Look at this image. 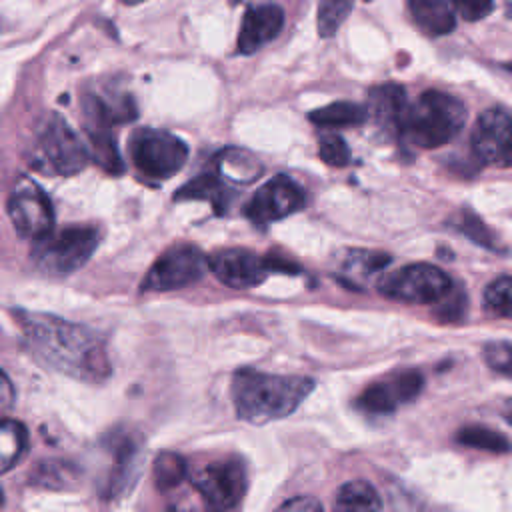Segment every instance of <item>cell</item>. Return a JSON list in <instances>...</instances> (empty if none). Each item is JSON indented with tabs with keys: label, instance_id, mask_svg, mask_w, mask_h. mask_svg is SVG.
<instances>
[{
	"label": "cell",
	"instance_id": "6da1fadb",
	"mask_svg": "<svg viewBox=\"0 0 512 512\" xmlns=\"http://www.w3.org/2000/svg\"><path fill=\"white\" fill-rule=\"evenodd\" d=\"M28 350L48 368L88 384L104 382L112 364L104 340L88 326L42 312L14 310Z\"/></svg>",
	"mask_w": 512,
	"mask_h": 512
},
{
	"label": "cell",
	"instance_id": "7a4b0ae2",
	"mask_svg": "<svg viewBox=\"0 0 512 512\" xmlns=\"http://www.w3.org/2000/svg\"><path fill=\"white\" fill-rule=\"evenodd\" d=\"M316 382L308 376H284L242 368L232 376V402L240 420L248 424H268L290 416Z\"/></svg>",
	"mask_w": 512,
	"mask_h": 512
},
{
	"label": "cell",
	"instance_id": "3957f363",
	"mask_svg": "<svg viewBox=\"0 0 512 512\" xmlns=\"http://www.w3.org/2000/svg\"><path fill=\"white\" fill-rule=\"evenodd\" d=\"M466 122L464 104L440 90H426L406 108L400 122V136L418 148H438L450 142Z\"/></svg>",
	"mask_w": 512,
	"mask_h": 512
},
{
	"label": "cell",
	"instance_id": "277c9868",
	"mask_svg": "<svg viewBox=\"0 0 512 512\" xmlns=\"http://www.w3.org/2000/svg\"><path fill=\"white\" fill-rule=\"evenodd\" d=\"M100 236L90 226H68L38 240L32 254L34 266L46 276H68L82 268L96 252Z\"/></svg>",
	"mask_w": 512,
	"mask_h": 512
},
{
	"label": "cell",
	"instance_id": "5b68a950",
	"mask_svg": "<svg viewBox=\"0 0 512 512\" xmlns=\"http://www.w3.org/2000/svg\"><path fill=\"white\" fill-rule=\"evenodd\" d=\"M192 484L208 512H230L240 504L248 488L246 466L240 458L226 456L196 468L192 472Z\"/></svg>",
	"mask_w": 512,
	"mask_h": 512
},
{
	"label": "cell",
	"instance_id": "8992f818",
	"mask_svg": "<svg viewBox=\"0 0 512 512\" xmlns=\"http://www.w3.org/2000/svg\"><path fill=\"white\" fill-rule=\"evenodd\" d=\"M128 150L134 166L156 180L174 176L188 160V146L184 140L154 128L136 130L130 138Z\"/></svg>",
	"mask_w": 512,
	"mask_h": 512
},
{
	"label": "cell",
	"instance_id": "52a82bcc",
	"mask_svg": "<svg viewBox=\"0 0 512 512\" xmlns=\"http://www.w3.org/2000/svg\"><path fill=\"white\" fill-rule=\"evenodd\" d=\"M380 294L408 304H438L450 290V276L432 264H410L378 282Z\"/></svg>",
	"mask_w": 512,
	"mask_h": 512
},
{
	"label": "cell",
	"instance_id": "ba28073f",
	"mask_svg": "<svg viewBox=\"0 0 512 512\" xmlns=\"http://www.w3.org/2000/svg\"><path fill=\"white\" fill-rule=\"evenodd\" d=\"M38 152L50 170L62 176L78 174L90 162L86 144L56 112H48L38 126Z\"/></svg>",
	"mask_w": 512,
	"mask_h": 512
},
{
	"label": "cell",
	"instance_id": "9c48e42d",
	"mask_svg": "<svg viewBox=\"0 0 512 512\" xmlns=\"http://www.w3.org/2000/svg\"><path fill=\"white\" fill-rule=\"evenodd\" d=\"M208 258L196 246H174L166 250L142 280L144 292H170L194 284L204 276Z\"/></svg>",
	"mask_w": 512,
	"mask_h": 512
},
{
	"label": "cell",
	"instance_id": "30bf717a",
	"mask_svg": "<svg viewBox=\"0 0 512 512\" xmlns=\"http://www.w3.org/2000/svg\"><path fill=\"white\" fill-rule=\"evenodd\" d=\"M8 216L24 238L42 240L52 234L54 210L46 192L30 178H20L8 196Z\"/></svg>",
	"mask_w": 512,
	"mask_h": 512
},
{
	"label": "cell",
	"instance_id": "8fae6325",
	"mask_svg": "<svg viewBox=\"0 0 512 512\" xmlns=\"http://www.w3.org/2000/svg\"><path fill=\"white\" fill-rule=\"evenodd\" d=\"M472 150L482 164L510 168L512 166V114L502 108L482 112L474 124Z\"/></svg>",
	"mask_w": 512,
	"mask_h": 512
},
{
	"label": "cell",
	"instance_id": "7c38bea8",
	"mask_svg": "<svg viewBox=\"0 0 512 512\" xmlns=\"http://www.w3.org/2000/svg\"><path fill=\"white\" fill-rule=\"evenodd\" d=\"M304 206V190L288 176L278 174L262 184L244 208L254 224H270Z\"/></svg>",
	"mask_w": 512,
	"mask_h": 512
},
{
	"label": "cell",
	"instance_id": "4fadbf2b",
	"mask_svg": "<svg viewBox=\"0 0 512 512\" xmlns=\"http://www.w3.org/2000/svg\"><path fill=\"white\" fill-rule=\"evenodd\" d=\"M422 388L424 376L418 370H402L366 386L356 398V406L366 414H392L402 404L412 402Z\"/></svg>",
	"mask_w": 512,
	"mask_h": 512
},
{
	"label": "cell",
	"instance_id": "5bb4252c",
	"mask_svg": "<svg viewBox=\"0 0 512 512\" xmlns=\"http://www.w3.org/2000/svg\"><path fill=\"white\" fill-rule=\"evenodd\" d=\"M208 268L214 276L230 288H254L268 276L264 260L244 248H228L208 258Z\"/></svg>",
	"mask_w": 512,
	"mask_h": 512
},
{
	"label": "cell",
	"instance_id": "9a60e30c",
	"mask_svg": "<svg viewBox=\"0 0 512 512\" xmlns=\"http://www.w3.org/2000/svg\"><path fill=\"white\" fill-rule=\"evenodd\" d=\"M284 24V12L276 4H260L248 8L242 18L238 34V50L242 54H254L266 42L274 40Z\"/></svg>",
	"mask_w": 512,
	"mask_h": 512
},
{
	"label": "cell",
	"instance_id": "2e32d148",
	"mask_svg": "<svg viewBox=\"0 0 512 512\" xmlns=\"http://www.w3.org/2000/svg\"><path fill=\"white\" fill-rule=\"evenodd\" d=\"M82 110L94 128H110L112 124L130 122L136 118V106L130 96L104 100L96 94L82 96Z\"/></svg>",
	"mask_w": 512,
	"mask_h": 512
},
{
	"label": "cell",
	"instance_id": "e0dca14e",
	"mask_svg": "<svg viewBox=\"0 0 512 512\" xmlns=\"http://www.w3.org/2000/svg\"><path fill=\"white\" fill-rule=\"evenodd\" d=\"M406 108H408V102H406L404 88L400 84H382L372 88L366 112L378 124L392 126L398 130Z\"/></svg>",
	"mask_w": 512,
	"mask_h": 512
},
{
	"label": "cell",
	"instance_id": "ac0fdd59",
	"mask_svg": "<svg viewBox=\"0 0 512 512\" xmlns=\"http://www.w3.org/2000/svg\"><path fill=\"white\" fill-rule=\"evenodd\" d=\"M410 16L430 36H444L456 28V16L448 0H410Z\"/></svg>",
	"mask_w": 512,
	"mask_h": 512
},
{
	"label": "cell",
	"instance_id": "d6986e66",
	"mask_svg": "<svg viewBox=\"0 0 512 512\" xmlns=\"http://www.w3.org/2000/svg\"><path fill=\"white\" fill-rule=\"evenodd\" d=\"M332 512H382V498L370 482L350 480L336 490Z\"/></svg>",
	"mask_w": 512,
	"mask_h": 512
},
{
	"label": "cell",
	"instance_id": "ffe728a7",
	"mask_svg": "<svg viewBox=\"0 0 512 512\" xmlns=\"http://www.w3.org/2000/svg\"><path fill=\"white\" fill-rule=\"evenodd\" d=\"M88 134V156L94 160L102 170L110 174H120L124 170V160L118 152V144L114 136L108 132V128H94L90 126L86 130Z\"/></svg>",
	"mask_w": 512,
	"mask_h": 512
},
{
	"label": "cell",
	"instance_id": "44dd1931",
	"mask_svg": "<svg viewBox=\"0 0 512 512\" xmlns=\"http://www.w3.org/2000/svg\"><path fill=\"white\" fill-rule=\"evenodd\" d=\"M310 122L324 128H342V126H358L368 120L366 106L356 102H332L324 108H316L308 114Z\"/></svg>",
	"mask_w": 512,
	"mask_h": 512
},
{
	"label": "cell",
	"instance_id": "7402d4cb",
	"mask_svg": "<svg viewBox=\"0 0 512 512\" xmlns=\"http://www.w3.org/2000/svg\"><path fill=\"white\" fill-rule=\"evenodd\" d=\"M28 450L26 428L10 418L0 420V474L14 468Z\"/></svg>",
	"mask_w": 512,
	"mask_h": 512
},
{
	"label": "cell",
	"instance_id": "603a6c76",
	"mask_svg": "<svg viewBox=\"0 0 512 512\" xmlns=\"http://www.w3.org/2000/svg\"><path fill=\"white\" fill-rule=\"evenodd\" d=\"M176 200H210L214 204V210L222 214L226 210L228 192L224 184L214 174H202L188 184H184L176 194Z\"/></svg>",
	"mask_w": 512,
	"mask_h": 512
},
{
	"label": "cell",
	"instance_id": "cb8c5ba5",
	"mask_svg": "<svg viewBox=\"0 0 512 512\" xmlns=\"http://www.w3.org/2000/svg\"><path fill=\"white\" fill-rule=\"evenodd\" d=\"M456 442L462 446L492 452V454H504V452L512 450V442L502 432L482 426V424L462 426L456 432Z\"/></svg>",
	"mask_w": 512,
	"mask_h": 512
},
{
	"label": "cell",
	"instance_id": "d4e9b609",
	"mask_svg": "<svg viewBox=\"0 0 512 512\" xmlns=\"http://www.w3.org/2000/svg\"><path fill=\"white\" fill-rule=\"evenodd\" d=\"M188 474L186 460L176 452H160L152 464V476L158 490L176 488Z\"/></svg>",
	"mask_w": 512,
	"mask_h": 512
},
{
	"label": "cell",
	"instance_id": "484cf974",
	"mask_svg": "<svg viewBox=\"0 0 512 512\" xmlns=\"http://www.w3.org/2000/svg\"><path fill=\"white\" fill-rule=\"evenodd\" d=\"M484 310L492 316L512 318V274L500 276L490 282L482 296Z\"/></svg>",
	"mask_w": 512,
	"mask_h": 512
},
{
	"label": "cell",
	"instance_id": "4316f807",
	"mask_svg": "<svg viewBox=\"0 0 512 512\" xmlns=\"http://www.w3.org/2000/svg\"><path fill=\"white\" fill-rule=\"evenodd\" d=\"M350 0H318V32L322 38L336 34L344 18L350 14Z\"/></svg>",
	"mask_w": 512,
	"mask_h": 512
},
{
	"label": "cell",
	"instance_id": "83f0119b",
	"mask_svg": "<svg viewBox=\"0 0 512 512\" xmlns=\"http://www.w3.org/2000/svg\"><path fill=\"white\" fill-rule=\"evenodd\" d=\"M458 230L468 236L472 242L484 246V248H490V250H496V238L492 234V230L470 210H464L462 212V218L458 222Z\"/></svg>",
	"mask_w": 512,
	"mask_h": 512
},
{
	"label": "cell",
	"instance_id": "f1b7e54d",
	"mask_svg": "<svg viewBox=\"0 0 512 512\" xmlns=\"http://www.w3.org/2000/svg\"><path fill=\"white\" fill-rule=\"evenodd\" d=\"M482 354L494 372L512 378V342H490Z\"/></svg>",
	"mask_w": 512,
	"mask_h": 512
},
{
	"label": "cell",
	"instance_id": "f546056e",
	"mask_svg": "<svg viewBox=\"0 0 512 512\" xmlns=\"http://www.w3.org/2000/svg\"><path fill=\"white\" fill-rule=\"evenodd\" d=\"M320 158L330 166H346L350 162V150L344 138L338 134H324L320 136Z\"/></svg>",
	"mask_w": 512,
	"mask_h": 512
},
{
	"label": "cell",
	"instance_id": "4dcf8cb0",
	"mask_svg": "<svg viewBox=\"0 0 512 512\" xmlns=\"http://www.w3.org/2000/svg\"><path fill=\"white\" fill-rule=\"evenodd\" d=\"M464 310H466V296H464V292L462 290H454V286H452V290L438 302V318H442V320H450V322H454V320H460L462 318V314H464Z\"/></svg>",
	"mask_w": 512,
	"mask_h": 512
},
{
	"label": "cell",
	"instance_id": "1f68e13d",
	"mask_svg": "<svg viewBox=\"0 0 512 512\" xmlns=\"http://www.w3.org/2000/svg\"><path fill=\"white\" fill-rule=\"evenodd\" d=\"M456 12L466 22H476L492 12V0H452Z\"/></svg>",
	"mask_w": 512,
	"mask_h": 512
},
{
	"label": "cell",
	"instance_id": "d6a6232c",
	"mask_svg": "<svg viewBox=\"0 0 512 512\" xmlns=\"http://www.w3.org/2000/svg\"><path fill=\"white\" fill-rule=\"evenodd\" d=\"M276 512H324V508L314 496H294L282 502Z\"/></svg>",
	"mask_w": 512,
	"mask_h": 512
},
{
	"label": "cell",
	"instance_id": "836d02e7",
	"mask_svg": "<svg viewBox=\"0 0 512 512\" xmlns=\"http://www.w3.org/2000/svg\"><path fill=\"white\" fill-rule=\"evenodd\" d=\"M14 398H16L14 386L6 376V372L0 368V416L10 412V408L14 406Z\"/></svg>",
	"mask_w": 512,
	"mask_h": 512
},
{
	"label": "cell",
	"instance_id": "e575fe53",
	"mask_svg": "<svg viewBox=\"0 0 512 512\" xmlns=\"http://www.w3.org/2000/svg\"><path fill=\"white\" fill-rule=\"evenodd\" d=\"M262 260H264V266H266L268 272H282V274H296V272H300V266L296 262L286 260L282 256L270 254V256H264Z\"/></svg>",
	"mask_w": 512,
	"mask_h": 512
},
{
	"label": "cell",
	"instance_id": "d590c367",
	"mask_svg": "<svg viewBox=\"0 0 512 512\" xmlns=\"http://www.w3.org/2000/svg\"><path fill=\"white\" fill-rule=\"evenodd\" d=\"M504 416H506V420L512 424V400L506 402V406H504Z\"/></svg>",
	"mask_w": 512,
	"mask_h": 512
},
{
	"label": "cell",
	"instance_id": "8d00e7d4",
	"mask_svg": "<svg viewBox=\"0 0 512 512\" xmlns=\"http://www.w3.org/2000/svg\"><path fill=\"white\" fill-rule=\"evenodd\" d=\"M124 4H128V6H134V4H140V2H146V0H122Z\"/></svg>",
	"mask_w": 512,
	"mask_h": 512
},
{
	"label": "cell",
	"instance_id": "74e56055",
	"mask_svg": "<svg viewBox=\"0 0 512 512\" xmlns=\"http://www.w3.org/2000/svg\"><path fill=\"white\" fill-rule=\"evenodd\" d=\"M2 504H4V492H2V488H0V508H2Z\"/></svg>",
	"mask_w": 512,
	"mask_h": 512
},
{
	"label": "cell",
	"instance_id": "f35d334b",
	"mask_svg": "<svg viewBox=\"0 0 512 512\" xmlns=\"http://www.w3.org/2000/svg\"><path fill=\"white\" fill-rule=\"evenodd\" d=\"M230 2H232V4H242L244 0H230Z\"/></svg>",
	"mask_w": 512,
	"mask_h": 512
},
{
	"label": "cell",
	"instance_id": "ab89813d",
	"mask_svg": "<svg viewBox=\"0 0 512 512\" xmlns=\"http://www.w3.org/2000/svg\"><path fill=\"white\" fill-rule=\"evenodd\" d=\"M508 68H510V70H512V62H510V64H508Z\"/></svg>",
	"mask_w": 512,
	"mask_h": 512
},
{
	"label": "cell",
	"instance_id": "60d3db41",
	"mask_svg": "<svg viewBox=\"0 0 512 512\" xmlns=\"http://www.w3.org/2000/svg\"><path fill=\"white\" fill-rule=\"evenodd\" d=\"M508 2H510V4H512V0H508Z\"/></svg>",
	"mask_w": 512,
	"mask_h": 512
},
{
	"label": "cell",
	"instance_id": "b9f144b4",
	"mask_svg": "<svg viewBox=\"0 0 512 512\" xmlns=\"http://www.w3.org/2000/svg\"><path fill=\"white\" fill-rule=\"evenodd\" d=\"M172 512H176V510H172Z\"/></svg>",
	"mask_w": 512,
	"mask_h": 512
}]
</instances>
